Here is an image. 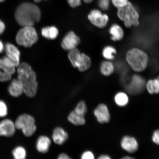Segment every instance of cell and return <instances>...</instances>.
Here are the masks:
<instances>
[{
	"label": "cell",
	"instance_id": "1",
	"mask_svg": "<svg viewBox=\"0 0 159 159\" xmlns=\"http://www.w3.org/2000/svg\"><path fill=\"white\" fill-rule=\"evenodd\" d=\"M41 11L34 4L25 2L21 4L16 10V21L21 26H33L41 18Z\"/></svg>",
	"mask_w": 159,
	"mask_h": 159
},
{
	"label": "cell",
	"instance_id": "2",
	"mask_svg": "<svg viewBox=\"0 0 159 159\" xmlns=\"http://www.w3.org/2000/svg\"><path fill=\"white\" fill-rule=\"evenodd\" d=\"M18 66L17 79L23 84L24 93L29 98H34L36 95L38 89L36 74L27 63H21Z\"/></svg>",
	"mask_w": 159,
	"mask_h": 159
},
{
	"label": "cell",
	"instance_id": "3",
	"mask_svg": "<svg viewBox=\"0 0 159 159\" xmlns=\"http://www.w3.org/2000/svg\"><path fill=\"white\" fill-rule=\"evenodd\" d=\"M126 60L134 70L140 72L146 68L148 57L144 52L137 48L129 50L126 55Z\"/></svg>",
	"mask_w": 159,
	"mask_h": 159
},
{
	"label": "cell",
	"instance_id": "4",
	"mask_svg": "<svg viewBox=\"0 0 159 159\" xmlns=\"http://www.w3.org/2000/svg\"><path fill=\"white\" fill-rule=\"evenodd\" d=\"M37 32L33 26L23 27L18 32L16 41L19 45L29 48L35 44L38 40Z\"/></svg>",
	"mask_w": 159,
	"mask_h": 159
},
{
	"label": "cell",
	"instance_id": "5",
	"mask_svg": "<svg viewBox=\"0 0 159 159\" xmlns=\"http://www.w3.org/2000/svg\"><path fill=\"white\" fill-rule=\"evenodd\" d=\"M16 128L20 130L27 137L33 136L37 130L34 118L31 115L23 114L19 115L15 122Z\"/></svg>",
	"mask_w": 159,
	"mask_h": 159
},
{
	"label": "cell",
	"instance_id": "6",
	"mask_svg": "<svg viewBox=\"0 0 159 159\" xmlns=\"http://www.w3.org/2000/svg\"><path fill=\"white\" fill-rule=\"evenodd\" d=\"M118 16L119 19L124 21L127 27L132 25L137 26L139 25V14L132 4L128 2L125 7L119 8Z\"/></svg>",
	"mask_w": 159,
	"mask_h": 159
},
{
	"label": "cell",
	"instance_id": "7",
	"mask_svg": "<svg viewBox=\"0 0 159 159\" xmlns=\"http://www.w3.org/2000/svg\"><path fill=\"white\" fill-rule=\"evenodd\" d=\"M80 40L74 32L71 31L67 33L61 41V47L65 51H70L76 48Z\"/></svg>",
	"mask_w": 159,
	"mask_h": 159
},
{
	"label": "cell",
	"instance_id": "8",
	"mask_svg": "<svg viewBox=\"0 0 159 159\" xmlns=\"http://www.w3.org/2000/svg\"><path fill=\"white\" fill-rule=\"evenodd\" d=\"M88 18L92 24L100 28L106 26L109 20L108 16L102 14L98 10H92L89 14Z\"/></svg>",
	"mask_w": 159,
	"mask_h": 159
},
{
	"label": "cell",
	"instance_id": "9",
	"mask_svg": "<svg viewBox=\"0 0 159 159\" xmlns=\"http://www.w3.org/2000/svg\"><path fill=\"white\" fill-rule=\"evenodd\" d=\"M144 80L139 75L133 76L130 83L126 87V89L130 94H139L143 90L145 86Z\"/></svg>",
	"mask_w": 159,
	"mask_h": 159
},
{
	"label": "cell",
	"instance_id": "10",
	"mask_svg": "<svg viewBox=\"0 0 159 159\" xmlns=\"http://www.w3.org/2000/svg\"><path fill=\"white\" fill-rule=\"evenodd\" d=\"M16 129L15 122L9 119H5L0 122V136L11 137L15 134Z\"/></svg>",
	"mask_w": 159,
	"mask_h": 159
},
{
	"label": "cell",
	"instance_id": "11",
	"mask_svg": "<svg viewBox=\"0 0 159 159\" xmlns=\"http://www.w3.org/2000/svg\"><path fill=\"white\" fill-rule=\"evenodd\" d=\"M94 114L97 120L101 124L108 123L110 120V116L108 107L104 104H100L94 111Z\"/></svg>",
	"mask_w": 159,
	"mask_h": 159
},
{
	"label": "cell",
	"instance_id": "12",
	"mask_svg": "<svg viewBox=\"0 0 159 159\" xmlns=\"http://www.w3.org/2000/svg\"><path fill=\"white\" fill-rule=\"evenodd\" d=\"M122 148L130 153H133L138 150V143L136 139L133 137L125 136L121 142Z\"/></svg>",
	"mask_w": 159,
	"mask_h": 159
},
{
	"label": "cell",
	"instance_id": "13",
	"mask_svg": "<svg viewBox=\"0 0 159 159\" xmlns=\"http://www.w3.org/2000/svg\"><path fill=\"white\" fill-rule=\"evenodd\" d=\"M4 50L7 56L14 61L18 66L20 56V52L19 49L15 45L8 43L5 44Z\"/></svg>",
	"mask_w": 159,
	"mask_h": 159
},
{
	"label": "cell",
	"instance_id": "14",
	"mask_svg": "<svg viewBox=\"0 0 159 159\" xmlns=\"http://www.w3.org/2000/svg\"><path fill=\"white\" fill-rule=\"evenodd\" d=\"M69 135L64 129L60 127L56 128L53 131L52 140L55 143L62 145L68 140Z\"/></svg>",
	"mask_w": 159,
	"mask_h": 159
},
{
	"label": "cell",
	"instance_id": "15",
	"mask_svg": "<svg viewBox=\"0 0 159 159\" xmlns=\"http://www.w3.org/2000/svg\"><path fill=\"white\" fill-rule=\"evenodd\" d=\"M15 72V67H8L3 63V60L0 59V81L6 82L11 78L12 75Z\"/></svg>",
	"mask_w": 159,
	"mask_h": 159
},
{
	"label": "cell",
	"instance_id": "16",
	"mask_svg": "<svg viewBox=\"0 0 159 159\" xmlns=\"http://www.w3.org/2000/svg\"><path fill=\"white\" fill-rule=\"evenodd\" d=\"M8 91L11 96H20L24 93L23 87L20 81L17 78L13 79L8 88Z\"/></svg>",
	"mask_w": 159,
	"mask_h": 159
},
{
	"label": "cell",
	"instance_id": "17",
	"mask_svg": "<svg viewBox=\"0 0 159 159\" xmlns=\"http://www.w3.org/2000/svg\"><path fill=\"white\" fill-rule=\"evenodd\" d=\"M51 144L50 139L47 136L43 135L38 138L36 143V148L39 152L45 154L48 152Z\"/></svg>",
	"mask_w": 159,
	"mask_h": 159
},
{
	"label": "cell",
	"instance_id": "18",
	"mask_svg": "<svg viewBox=\"0 0 159 159\" xmlns=\"http://www.w3.org/2000/svg\"><path fill=\"white\" fill-rule=\"evenodd\" d=\"M68 57L71 64L75 67H78L82 60V55L78 49L75 48L69 51Z\"/></svg>",
	"mask_w": 159,
	"mask_h": 159
},
{
	"label": "cell",
	"instance_id": "19",
	"mask_svg": "<svg viewBox=\"0 0 159 159\" xmlns=\"http://www.w3.org/2000/svg\"><path fill=\"white\" fill-rule=\"evenodd\" d=\"M41 34L45 39L53 40L58 36L59 31L57 28L53 26L46 27L42 29Z\"/></svg>",
	"mask_w": 159,
	"mask_h": 159
},
{
	"label": "cell",
	"instance_id": "20",
	"mask_svg": "<svg viewBox=\"0 0 159 159\" xmlns=\"http://www.w3.org/2000/svg\"><path fill=\"white\" fill-rule=\"evenodd\" d=\"M67 119L70 122L75 126H81L85 123L84 116L77 114L74 110L70 113Z\"/></svg>",
	"mask_w": 159,
	"mask_h": 159
},
{
	"label": "cell",
	"instance_id": "21",
	"mask_svg": "<svg viewBox=\"0 0 159 159\" xmlns=\"http://www.w3.org/2000/svg\"><path fill=\"white\" fill-rule=\"evenodd\" d=\"M109 32L112 35V39L114 41H120L124 37V33L120 26L117 25H114L111 26Z\"/></svg>",
	"mask_w": 159,
	"mask_h": 159
},
{
	"label": "cell",
	"instance_id": "22",
	"mask_svg": "<svg viewBox=\"0 0 159 159\" xmlns=\"http://www.w3.org/2000/svg\"><path fill=\"white\" fill-rule=\"evenodd\" d=\"M100 69L103 75L105 76H108L114 72V65L112 63L109 61H105L101 64Z\"/></svg>",
	"mask_w": 159,
	"mask_h": 159
},
{
	"label": "cell",
	"instance_id": "23",
	"mask_svg": "<svg viewBox=\"0 0 159 159\" xmlns=\"http://www.w3.org/2000/svg\"><path fill=\"white\" fill-rule=\"evenodd\" d=\"M147 89L150 94L158 93L159 91V81L158 79H155L148 81L146 85Z\"/></svg>",
	"mask_w": 159,
	"mask_h": 159
},
{
	"label": "cell",
	"instance_id": "24",
	"mask_svg": "<svg viewBox=\"0 0 159 159\" xmlns=\"http://www.w3.org/2000/svg\"><path fill=\"white\" fill-rule=\"evenodd\" d=\"M82 60L79 66L77 67L79 71L83 72L86 71L90 67L91 65V61L89 57L84 53H81Z\"/></svg>",
	"mask_w": 159,
	"mask_h": 159
},
{
	"label": "cell",
	"instance_id": "25",
	"mask_svg": "<svg viewBox=\"0 0 159 159\" xmlns=\"http://www.w3.org/2000/svg\"><path fill=\"white\" fill-rule=\"evenodd\" d=\"M115 100L116 104L118 106L124 107L128 104L129 98L128 95L125 93L120 92L115 95Z\"/></svg>",
	"mask_w": 159,
	"mask_h": 159
},
{
	"label": "cell",
	"instance_id": "26",
	"mask_svg": "<svg viewBox=\"0 0 159 159\" xmlns=\"http://www.w3.org/2000/svg\"><path fill=\"white\" fill-rule=\"evenodd\" d=\"M12 154L15 159H25L27 156L26 151L24 147L21 146L16 147L13 149Z\"/></svg>",
	"mask_w": 159,
	"mask_h": 159
},
{
	"label": "cell",
	"instance_id": "27",
	"mask_svg": "<svg viewBox=\"0 0 159 159\" xmlns=\"http://www.w3.org/2000/svg\"><path fill=\"white\" fill-rule=\"evenodd\" d=\"M116 53V49L114 48L111 46L105 47L103 51V56L107 59L112 60L114 59V55Z\"/></svg>",
	"mask_w": 159,
	"mask_h": 159
},
{
	"label": "cell",
	"instance_id": "28",
	"mask_svg": "<svg viewBox=\"0 0 159 159\" xmlns=\"http://www.w3.org/2000/svg\"><path fill=\"white\" fill-rule=\"evenodd\" d=\"M74 111L77 114L84 116L87 111V106L84 101H80L77 104Z\"/></svg>",
	"mask_w": 159,
	"mask_h": 159
},
{
	"label": "cell",
	"instance_id": "29",
	"mask_svg": "<svg viewBox=\"0 0 159 159\" xmlns=\"http://www.w3.org/2000/svg\"><path fill=\"white\" fill-rule=\"evenodd\" d=\"M7 104L3 101L0 100V117L3 118L7 116Z\"/></svg>",
	"mask_w": 159,
	"mask_h": 159
},
{
	"label": "cell",
	"instance_id": "30",
	"mask_svg": "<svg viewBox=\"0 0 159 159\" xmlns=\"http://www.w3.org/2000/svg\"><path fill=\"white\" fill-rule=\"evenodd\" d=\"M3 62L7 66L11 67H17L16 64L11 59L9 58L7 56L4 57L2 58Z\"/></svg>",
	"mask_w": 159,
	"mask_h": 159
},
{
	"label": "cell",
	"instance_id": "31",
	"mask_svg": "<svg viewBox=\"0 0 159 159\" xmlns=\"http://www.w3.org/2000/svg\"><path fill=\"white\" fill-rule=\"evenodd\" d=\"M112 1L113 5L118 9L125 7L129 2L128 0H112Z\"/></svg>",
	"mask_w": 159,
	"mask_h": 159
},
{
	"label": "cell",
	"instance_id": "32",
	"mask_svg": "<svg viewBox=\"0 0 159 159\" xmlns=\"http://www.w3.org/2000/svg\"><path fill=\"white\" fill-rule=\"evenodd\" d=\"M110 1L109 0H99L98 5L99 7L103 10H107L109 8Z\"/></svg>",
	"mask_w": 159,
	"mask_h": 159
},
{
	"label": "cell",
	"instance_id": "33",
	"mask_svg": "<svg viewBox=\"0 0 159 159\" xmlns=\"http://www.w3.org/2000/svg\"><path fill=\"white\" fill-rule=\"evenodd\" d=\"M69 5L73 8L79 7L81 4V0H67Z\"/></svg>",
	"mask_w": 159,
	"mask_h": 159
},
{
	"label": "cell",
	"instance_id": "34",
	"mask_svg": "<svg viewBox=\"0 0 159 159\" xmlns=\"http://www.w3.org/2000/svg\"><path fill=\"white\" fill-rule=\"evenodd\" d=\"M82 159H93L94 158V154L90 151H86L83 153L81 156Z\"/></svg>",
	"mask_w": 159,
	"mask_h": 159
},
{
	"label": "cell",
	"instance_id": "35",
	"mask_svg": "<svg viewBox=\"0 0 159 159\" xmlns=\"http://www.w3.org/2000/svg\"><path fill=\"white\" fill-rule=\"evenodd\" d=\"M153 142L157 145L159 143V130L155 131L153 134L152 136Z\"/></svg>",
	"mask_w": 159,
	"mask_h": 159
},
{
	"label": "cell",
	"instance_id": "36",
	"mask_svg": "<svg viewBox=\"0 0 159 159\" xmlns=\"http://www.w3.org/2000/svg\"><path fill=\"white\" fill-rule=\"evenodd\" d=\"M5 30V23L0 20V35L2 34Z\"/></svg>",
	"mask_w": 159,
	"mask_h": 159
},
{
	"label": "cell",
	"instance_id": "37",
	"mask_svg": "<svg viewBox=\"0 0 159 159\" xmlns=\"http://www.w3.org/2000/svg\"><path fill=\"white\" fill-rule=\"evenodd\" d=\"M58 159H71V158L68 155L64 153H62L59 155Z\"/></svg>",
	"mask_w": 159,
	"mask_h": 159
},
{
	"label": "cell",
	"instance_id": "38",
	"mask_svg": "<svg viewBox=\"0 0 159 159\" xmlns=\"http://www.w3.org/2000/svg\"><path fill=\"white\" fill-rule=\"evenodd\" d=\"M5 49V46L4 45L2 42L0 40V53H2Z\"/></svg>",
	"mask_w": 159,
	"mask_h": 159
},
{
	"label": "cell",
	"instance_id": "39",
	"mask_svg": "<svg viewBox=\"0 0 159 159\" xmlns=\"http://www.w3.org/2000/svg\"><path fill=\"white\" fill-rule=\"evenodd\" d=\"M98 158L99 159H110L111 158L107 155H102L99 156Z\"/></svg>",
	"mask_w": 159,
	"mask_h": 159
},
{
	"label": "cell",
	"instance_id": "40",
	"mask_svg": "<svg viewBox=\"0 0 159 159\" xmlns=\"http://www.w3.org/2000/svg\"><path fill=\"white\" fill-rule=\"evenodd\" d=\"M123 159H134V158L132 157H129L128 156H125L124 157L122 158Z\"/></svg>",
	"mask_w": 159,
	"mask_h": 159
},
{
	"label": "cell",
	"instance_id": "41",
	"mask_svg": "<svg viewBox=\"0 0 159 159\" xmlns=\"http://www.w3.org/2000/svg\"><path fill=\"white\" fill-rule=\"evenodd\" d=\"M85 3H90L92 2L93 0H83Z\"/></svg>",
	"mask_w": 159,
	"mask_h": 159
},
{
	"label": "cell",
	"instance_id": "42",
	"mask_svg": "<svg viewBox=\"0 0 159 159\" xmlns=\"http://www.w3.org/2000/svg\"><path fill=\"white\" fill-rule=\"evenodd\" d=\"M36 3H39L40 2H41V1H42L43 0H33ZM43 1H47V0H43Z\"/></svg>",
	"mask_w": 159,
	"mask_h": 159
},
{
	"label": "cell",
	"instance_id": "43",
	"mask_svg": "<svg viewBox=\"0 0 159 159\" xmlns=\"http://www.w3.org/2000/svg\"><path fill=\"white\" fill-rule=\"evenodd\" d=\"M5 0H0V3L4 1Z\"/></svg>",
	"mask_w": 159,
	"mask_h": 159
}]
</instances>
